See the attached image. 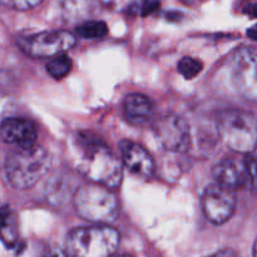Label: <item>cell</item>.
Instances as JSON below:
<instances>
[{
  "label": "cell",
  "instance_id": "16",
  "mask_svg": "<svg viewBox=\"0 0 257 257\" xmlns=\"http://www.w3.org/2000/svg\"><path fill=\"white\" fill-rule=\"evenodd\" d=\"M77 33L83 39H100L108 34V27L100 20H88L77 28Z\"/></svg>",
  "mask_w": 257,
  "mask_h": 257
},
{
  "label": "cell",
  "instance_id": "22",
  "mask_svg": "<svg viewBox=\"0 0 257 257\" xmlns=\"http://www.w3.org/2000/svg\"><path fill=\"white\" fill-rule=\"evenodd\" d=\"M40 257H69V253L59 247L50 246V247H47L43 251Z\"/></svg>",
  "mask_w": 257,
  "mask_h": 257
},
{
  "label": "cell",
  "instance_id": "3",
  "mask_svg": "<svg viewBox=\"0 0 257 257\" xmlns=\"http://www.w3.org/2000/svg\"><path fill=\"white\" fill-rule=\"evenodd\" d=\"M217 132L223 145L233 152L250 155L257 148V118L247 110H222L217 118Z\"/></svg>",
  "mask_w": 257,
  "mask_h": 257
},
{
  "label": "cell",
  "instance_id": "8",
  "mask_svg": "<svg viewBox=\"0 0 257 257\" xmlns=\"http://www.w3.org/2000/svg\"><path fill=\"white\" fill-rule=\"evenodd\" d=\"M232 83L238 94L251 102H257V48L243 47L232 59Z\"/></svg>",
  "mask_w": 257,
  "mask_h": 257
},
{
  "label": "cell",
  "instance_id": "21",
  "mask_svg": "<svg viewBox=\"0 0 257 257\" xmlns=\"http://www.w3.org/2000/svg\"><path fill=\"white\" fill-rule=\"evenodd\" d=\"M160 7V2L158 0H142L140 4V13L146 17L148 14H152L155 10L158 9Z\"/></svg>",
  "mask_w": 257,
  "mask_h": 257
},
{
  "label": "cell",
  "instance_id": "4",
  "mask_svg": "<svg viewBox=\"0 0 257 257\" xmlns=\"http://www.w3.org/2000/svg\"><path fill=\"white\" fill-rule=\"evenodd\" d=\"M120 236L109 225L77 227L67 236L65 247L70 257H110L119 246Z\"/></svg>",
  "mask_w": 257,
  "mask_h": 257
},
{
  "label": "cell",
  "instance_id": "26",
  "mask_svg": "<svg viewBox=\"0 0 257 257\" xmlns=\"http://www.w3.org/2000/svg\"><path fill=\"white\" fill-rule=\"evenodd\" d=\"M253 257H257V237L255 240V243H253Z\"/></svg>",
  "mask_w": 257,
  "mask_h": 257
},
{
  "label": "cell",
  "instance_id": "18",
  "mask_svg": "<svg viewBox=\"0 0 257 257\" xmlns=\"http://www.w3.org/2000/svg\"><path fill=\"white\" fill-rule=\"evenodd\" d=\"M64 12L68 15H82L90 7V0H62Z\"/></svg>",
  "mask_w": 257,
  "mask_h": 257
},
{
  "label": "cell",
  "instance_id": "20",
  "mask_svg": "<svg viewBox=\"0 0 257 257\" xmlns=\"http://www.w3.org/2000/svg\"><path fill=\"white\" fill-rule=\"evenodd\" d=\"M5 7L14 10H29L38 7L43 0H2Z\"/></svg>",
  "mask_w": 257,
  "mask_h": 257
},
{
  "label": "cell",
  "instance_id": "6",
  "mask_svg": "<svg viewBox=\"0 0 257 257\" xmlns=\"http://www.w3.org/2000/svg\"><path fill=\"white\" fill-rule=\"evenodd\" d=\"M75 37L67 30H45L19 39V49L33 58H53L75 45Z\"/></svg>",
  "mask_w": 257,
  "mask_h": 257
},
{
  "label": "cell",
  "instance_id": "12",
  "mask_svg": "<svg viewBox=\"0 0 257 257\" xmlns=\"http://www.w3.org/2000/svg\"><path fill=\"white\" fill-rule=\"evenodd\" d=\"M212 176L216 183L233 191L247 185L245 161L242 162H237L233 160L221 161L213 167Z\"/></svg>",
  "mask_w": 257,
  "mask_h": 257
},
{
  "label": "cell",
  "instance_id": "19",
  "mask_svg": "<svg viewBox=\"0 0 257 257\" xmlns=\"http://www.w3.org/2000/svg\"><path fill=\"white\" fill-rule=\"evenodd\" d=\"M243 161L247 172V185L250 186L251 191L257 195V157L247 156Z\"/></svg>",
  "mask_w": 257,
  "mask_h": 257
},
{
  "label": "cell",
  "instance_id": "14",
  "mask_svg": "<svg viewBox=\"0 0 257 257\" xmlns=\"http://www.w3.org/2000/svg\"><path fill=\"white\" fill-rule=\"evenodd\" d=\"M3 225H2V240L5 246L13 247L19 240V223L18 218L7 206L3 207L2 211Z\"/></svg>",
  "mask_w": 257,
  "mask_h": 257
},
{
  "label": "cell",
  "instance_id": "9",
  "mask_svg": "<svg viewBox=\"0 0 257 257\" xmlns=\"http://www.w3.org/2000/svg\"><path fill=\"white\" fill-rule=\"evenodd\" d=\"M201 203L203 213L211 223L223 225L235 213L236 196L233 190L215 183L206 188Z\"/></svg>",
  "mask_w": 257,
  "mask_h": 257
},
{
  "label": "cell",
  "instance_id": "11",
  "mask_svg": "<svg viewBox=\"0 0 257 257\" xmlns=\"http://www.w3.org/2000/svg\"><path fill=\"white\" fill-rule=\"evenodd\" d=\"M0 133L3 141L15 148H29L37 142V128L27 118H7L3 120Z\"/></svg>",
  "mask_w": 257,
  "mask_h": 257
},
{
  "label": "cell",
  "instance_id": "13",
  "mask_svg": "<svg viewBox=\"0 0 257 257\" xmlns=\"http://www.w3.org/2000/svg\"><path fill=\"white\" fill-rule=\"evenodd\" d=\"M123 112L131 124L143 125L155 117V104L145 94L132 93L123 100Z\"/></svg>",
  "mask_w": 257,
  "mask_h": 257
},
{
  "label": "cell",
  "instance_id": "1",
  "mask_svg": "<svg viewBox=\"0 0 257 257\" xmlns=\"http://www.w3.org/2000/svg\"><path fill=\"white\" fill-rule=\"evenodd\" d=\"M75 167L90 182L117 188L122 183L123 165L119 158L92 133L80 132L75 138Z\"/></svg>",
  "mask_w": 257,
  "mask_h": 257
},
{
  "label": "cell",
  "instance_id": "23",
  "mask_svg": "<svg viewBox=\"0 0 257 257\" xmlns=\"http://www.w3.org/2000/svg\"><path fill=\"white\" fill-rule=\"evenodd\" d=\"M210 257H236V253L233 252L232 250H230V248H226V250L218 251V252H216L215 255Z\"/></svg>",
  "mask_w": 257,
  "mask_h": 257
},
{
  "label": "cell",
  "instance_id": "24",
  "mask_svg": "<svg viewBox=\"0 0 257 257\" xmlns=\"http://www.w3.org/2000/svg\"><path fill=\"white\" fill-rule=\"evenodd\" d=\"M247 35L251 38V39L257 40V25H255V27H252V28H250V29L247 30Z\"/></svg>",
  "mask_w": 257,
  "mask_h": 257
},
{
  "label": "cell",
  "instance_id": "5",
  "mask_svg": "<svg viewBox=\"0 0 257 257\" xmlns=\"http://www.w3.org/2000/svg\"><path fill=\"white\" fill-rule=\"evenodd\" d=\"M73 202L79 217L98 225H109L119 213V203L109 188L93 182L80 186Z\"/></svg>",
  "mask_w": 257,
  "mask_h": 257
},
{
  "label": "cell",
  "instance_id": "27",
  "mask_svg": "<svg viewBox=\"0 0 257 257\" xmlns=\"http://www.w3.org/2000/svg\"><path fill=\"white\" fill-rule=\"evenodd\" d=\"M118 257H133V256H131V255H120V256H118Z\"/></svg>",
  "mask_w": 257,
  "mask_h": 257
},
{
  "label": "cell",
  "instance_id": "2",
  "mask_svg": "<svg viewBox=\"0 0 257 257\" xmlns=\"http://www.w3.org/2000/svg\"><path fill=\"white\" fill-rule=\"evenodd\" d=\"M50 166L52 157L45 148L39 146L17 148L5 158L4 173L12 187L28 190L49 172Z\"/></svg>",
  "mask_w": 257,
  "mask_h": 257
},
{
  "label": "cell",
  "instance_id": "25",
  "mask_svg": "<svg viewBox=\"0 0 257 257\" xmlns=\"http://www.w3.org/2000/svg\"><path fill=\"white\" fill-rule=\"evenodd\" d=\"M201 2H202V0H182L183 4H186V5H196Z\"/></svg>",
  "mask_w": 257,
  "mask_h": 257
},
{
  "label": "cell",
  "instance_id": "10",
  "mask_svg": "<svg viewBox=\"0 0 257 257\" xmlns=\"http://www.w3.org/2000/svg\"><path fill=\"white\" fill-rule=\"evenodd\" d=\"M119 151L123 163L133 173L145 178H150L155 175V161L143 146L133 141L123 140L119 142Z\"/></svg>",
  "mask_w": 257,
  "mask_h": 257
},
{
  "label": "cell",
  "instance_id": "15",
  "mask_svg": "<svg viewBox=\"0 0 257 257\" xmlns=\"http://www.w3.org/2000/svg\"><path fill=\"white\" fill-rule=\"evenodd\" d=\"M72 59L68 55H65L64 53V54L53 57L47 63V72L54 79H62L65 75L69 74V72L72 70Z\"/></svg>",
  "mask_w": 257,
  "mask_h": 257
},
{
  "label": "cell",
  "instance_id": "17",
  "mask_svg": "<svg viewBox=\"0 0 257 257\" xmlns=\"http://www.w3.org/2000/svg\"><path fill=\"white\" fill-rule=\"evenodd\" d=\"M202 67L203 65L201 60L192 57H183L178 62V72L186 79H193V78L197 77L202 70Z\"/></svg>",
  "mask_w": 257,
  "mask_h": 257
},
{
  "label": "cell",
  "instance_id": "7",
  "mask_svg": "<svg viewBox=\"0 0 257 257\" xmlns=\"http://www.w3.org/2000/svg\"><path fill=\"white\" fill-rule=\"evenodd\" d=\"M152 130L165 150L183 153L191 147V128L185 118L173 113L162 115L153 120Z\"/></svg>",
  "mask_w": 257,
  "mask_h": 257
}]
</instances>
